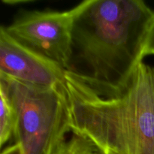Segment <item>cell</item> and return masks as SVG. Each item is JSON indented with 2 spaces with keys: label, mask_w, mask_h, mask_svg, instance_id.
I'll list each match as a JSON object with an SVG mask.
<instances>
[{
  "label": "cell",
  "mask_w": 154,
  "mask_h": 154,
  "mask_svg": "<svg viewBox=\"0 0 154 154\" xmlns=\"http://www.w3.org/2000/svg\"><path fill=\"white\" fill-rule=\"evenodd\" d=\"M72 133L102 154H154V67L141 61L117 84L66 70L60 85Z\"/></svg>",
  "instance_id": "1"
},
{
  "label": "cell",
  "mask_w": 154,
  "mask_h": 154,
  "mask_svg": "<svg viewBox=\"0 0 154 154\" xmlns=\"http://www.w3.org/2000/svg\"><path fill=\"white\" fill-rule=\"evenodd\" d=\"M154 11L141 0H87L75 19L66 70L117 84L143 61Z\"/></svg>",
  "instance_id": "2"
},
{
  "label": "cell",
  "mask_w": 154,
  "mask_h": 154,
  "mask_svg": "<svg viewBox=\"0 0 154 154\" xmlns=\"http://www.w3.org/2000/svg\"><path fill=\"white\" fill-rule=\"evenodd\" d=\"M0 87L11 101L17 120L14 137L23 154H54L72 133L63 92L0 75Z\"/></svg>",
  "instance_id": "3"
},
{
  "label": "cell",
  "mask_w": 154,
  "mask_h": 154,
  "mask_svg": "<svg viewBox=\"0 0 154 154\" xmlns=\"http://www.w3.org/2000/svg\"><path fill=\"white\" fill-rule=\"evenodd\" d=\"M84 1L66 11L23 10L5 29L15 40L67 69L72 31Z\"/></svg>",
  "instance_id": "4"
},
{
  "label": "cell",
  "mask_w": 154,
  "mask_h": 154,
  "mask_svg": "<svg viewBox=\"0 0 154 154\" xmlns=\"http://www.w3.org/2000/svg\"><path fill=\"white\" fill-rule=\"evenodd\" d=\"M66 69L15 40L0 29V75L26 84L45 87H59Z\"/></svg>",
  "instance_id": "5"
},
{
  "label": "cell",
  "mask_w": 154,
  "mask_h": 154,
  "mask_svg": "<svg viewBox=\"0 0 154 154\" xmlns=\"http://www.w3.org/2000/svg\"><path fill=\"white\" fill-rule=\"evenodd\" d=\"M0 146L2 147L14 136L17 115L14 107L2 87H0Z\"/></svg>",
  "instance_id": "6"
},
{
  "label": "cell",
  "mask_w": 154,
  "mask_h": 154,
  "mask_svg": "<svg viewBox=\"0 0 154 154\" xmlns=\"http://www.w3.org/2000/svg\"><path fill=\"white\" fill-rule=\"evenodd\" d=\"M54 154H102L90 141L75 133L67 139Z\"/></svg>",
  "instance_id": "7"
},
{
  "label": "cell",
  "mask_w": 154,
  "mask_h": 154,
  "mask_svg": "<svg viewBox=\"0 0 154 154\" xmlns=\"http://www.w3.org/2000/svg\"><path fill=\"white\" fill-rule=\"evenodd\" d=\"M148 55H154V17L149 26L143 49V57Z\"/></svg>",
  "instance_id": "8"
},
{
  "label": "cell",
  "mask_w": 154,
  "mask_h": 154,
  "mask_svg": "<svg viewBox=\"0 0 154 154\" xmlns=\"http://www.w3.org/2000/svg\"><path fill=\"white\" fill-rule=\"evenodd\" d=\"M1 154H23V151L20 145L18 143H14L2 150Z\"/></svg>",
  "instance_id": "9"
}]
</instances>
